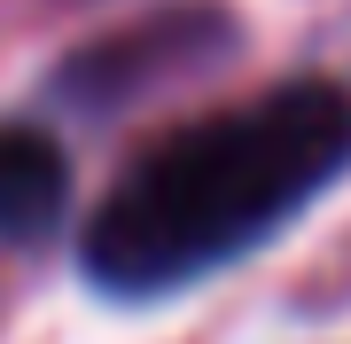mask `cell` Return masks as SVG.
Here are the masks:
<instances>
[{
	"label": "cell",
	"mask_w": 351,
	"mask_h": 344,
	"mask_svg": "<svg viewBox=\"0 0 351 344\" xmlns=\"http://www.w3.org/2000/svg\"><path fill=\"white\" fill-rule=\"evenodd\" d=\"M343 172H351V87L281 78L234 110H211L149 141L125 165V180L86 211L78 274L117 306L195 290L203 274L265 251Z\"/></svg>",
	"instance_id": "1"
},
{
	"label": "cell",
	"mask_w": 351,
	"mask_h": 344,
	"mask_svg": "<svg viewBox=\"0 0 351 344\" xmlns=\"http://www.w3.org/2000/svg\"><path fill=\"white\" fill-rule=\"evenodd\" d=\"M234 24L219 8H164V16H141V24L110 32V39H86L63 71H55V102L78 110V117H110L141 102V94L172 87L203 63H219Z\"/></svg>",
	"instance_id": "2"
},
{
	"label": "cell",
	"mask_w": 351,
	"mask_h": 344,
	"mask_svg": "<svg viewBox=\"0 0 351 344\" xmlns=\"http://www.w3.org/2000/svg\"><path fill=\"white\" fill-rule=\"evenodd\" d=\"M71 219V157L47 126H0V242L32 251V242L63 235Z\"/></svg>",
	"instance_id": "3"
}]
</instances>
